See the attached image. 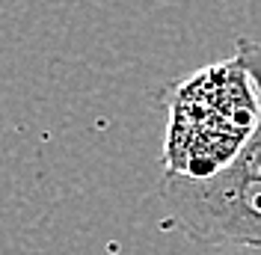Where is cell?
<instances>
[{
	"label": "cell",
	"instance_id": "obj_1",
	"mask_svg": "<svg viewBox=\"0 0 261 255\" xmlns=\"http://www.w3.org/2000/svg\"><path fill=\"white\" fill-rule=\"evenodd\" d=\"M166 175L211 178L238 158L258 119V98L246 65L234 54L199 68L166 92Z\"/></svg>",
	"mask_w": 261,
	"mask_h": 255
},
{
	"label": "cell",
	"instance_id": "obj_2",
	"mask_svg": "<svg viewBox=\"0 0 261 255\" xmlns=\"http://www.w3.org/2000/svg\"><path fill=\"white\" fill-rule=\"evenodd\" d=\"M161 202L181 232L208 246L261 249V181L217 172L211 178L166 175Z\"/></svg>",
	"mask_w": 261,
	"mask_h": 255
},
{
	"label": "cell",
	"instance_id": "obj_3",
	"mask_svg": "<svg viewBox=\"0 0 261 255\" xmlns=\"http://www.w3.org/2000/svg\"><path fill=\"white\" fill-rule=\"evenodd\" d=\"M234 54L241 57V63L246 65L249 71V80L255 86V98H258V119H255V128L252 134L246 137V143L241 145L238 158L226 166V172L238 178H258L261 181V45L252 42V39H238L234 45Z\"/></svg>",
	"mask_w": 261,
	"mask_h": 255
}]
</instances>
